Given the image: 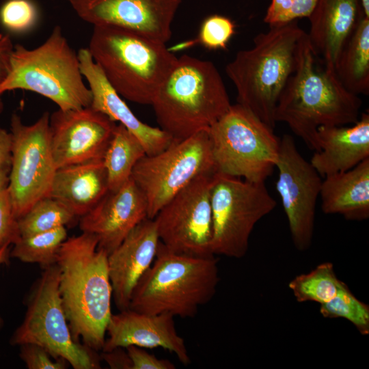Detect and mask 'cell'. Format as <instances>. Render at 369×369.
I'll use <instances>...</instances> for the list:
<instances>
[{
  "mask_svg": "<svg viewBox=\"0 0 369 369\" xmlns=\"http://www.w3.org/2000/svg\"><path fill=\"white\" fill-rule=\"evenodd\" d=\"M159 242L154 220L146 218L108 255L112 296L120 311L128 309L134 289L152 265Z\"/></svg>",
  "mask_w": 369,
  "mask_h": 369,
  "instance_id": "cell-19",
  "label": "cell"
},
{
  "mask_svg": "<svg viewBox=\"0 0 369 369\" xmlns=\"http://www.w3.org/2000/svg\"><path fill=\"white\" fill-rule=\"evenodd\" d=\"M320 314L327 318H344L363 336L369 334V305L357 298L345 284L329 301L320 305Z\"/></svg>",
  "mask_w": 369,
  "mask_h": 369,
  "instance_id": "cell-30",
  "label": "cell"
},
{
  "mask_svg": "<svg viewBox=\"0 0 369 369\" xmlns=\"http://www.w3.org/2000/svg\"><path fill=\"white\" fill-rule=\"evenodd\" d=\"M43 269L29 296L25 318L13 333L10 344L38 345L54 359H64L74 369L100 368L94 350L72 337L59 290V266L55 264Z\"/></svg>",
  "mask_w": 369,
  "mask_h": 369,
  "instance_id": "cell-9",
  "label": "cell"
},
{
  "mask_svg": "<svg viewBox=\"0 0 369 369\" xmlns=\"http://www.w3.org/2000/svg\"><path fill=\"white\" fill-rule=\"evenodd\" d=\"M213 173L197 176L176 194L153 219L160 241L169 251L197 257L212 252L210 191Z\"/></svg>",
  "mask_w": 369,
  "mask_h": 369,
  "instance_id": "cell-13",
  "label": "cell"
},
{
  "mask_svg": "<svg viewBox=\"0 0 369 369\" xmlns=\"http://www.w3.org/2000/svg\"><path fill=\"white\" fill-rule=\"evenodd\" d=\"M336 74L349 92L369 94V17L361 18L336 62Z\"/></svg>",
  "mask_w": 369,
  "mask_h": 369,
  "instance_id": "cell-25",
  "label": "cell"
},
{
  "mask_svg": "<svg viewBox=\"0 0 369 369\" xmlns=\"http://www.w3.org/2000/svg\"><path fill=\"white\" fill-rule=\"evenodd\" d=\"M38 19V8L31 0H7L0 8V23L12 33L29 31Z\"/></svg>",
  "mask_w": 369,
  "mask_h": 369,
  "instance_id": "cell-31",
  "label": "cell"
},
{
  "mask_svg": "<svg viewBox=\"0 0 369 369\" xmlns=\"http://www.w3.org/2000/svg\"><path fill=\"white\" fill-rule=\"evenodd\" d=\"M4 247V246H3ZM3 247H0V249L2 248Z\"/></svg>",
  "mask_w": 369,
  "mask_h": 369,
  "instance_id": "cell-45",
  "label": "cell"
},
{
  "mask_svg": "<svg viewBox=\"0 0 369 369\" xmlns=\"http://www.w3.org/2000/svg\"><path fill=\"white\" fill-rule=\"evenodd\" d=\"M250 111L231 105L208 129L217 172L265 182L275 168L280 139Z\"/></svg>",
  "mask_w": 369,
  "mask_h": 369,
  "instance_id": "cell-8",
  "label": "cell"
},
{
  "mask_svg": "<svg viewBox=\"0 0 369 369\" xmlns=\"http://www.w3.org/2000/svg\"><path fill=\"white\" fill-rule=\"evenodd\" d=\"M49 118V113L44 112L31 124H25L17 113L11 118L12 151L8 188L17 219L49 194L57 170Z\"/></svg>",
  "mask_w": 369,
  "mask_h": 369,
  "instance_id": "cell-12",
  "label": "cell"
},
{
  "mask_svg": "<svg viewBox=\"0 0 369 369\" xmlns=\"http://www.w3.org/2000/svg\"><path fill=\"white\" fill-rule=\"evenodd\" d=\"M253 46L237 52L226 73L237 92V103L274 128L279 96L295 71L307 33L297 20L269 26Z\"/></svg>",
  "mask_w": 369,
  "mask_h": 369,
  "instance_id": "cell-3",
  "label": "cell"
},
{
  "mask_svg": "<svg viewBox=\"0 0 369 369\" xmlns=\"http://www.w3.org/2000/svg\"><path fill=\"white\" fill-rule=\"evenodd\" d=\"M124 348L119 347L103 352L102 358L113 369H132L131 360Z\"/></svg>",
  "mask_w": 369,
  "mask_h": 369,
  "instance_id": "cell-39",
  "label": "cell"
},
{
  "mask_svg": "<svg viewBox=\"0 0 369 369\" xmlns=\"http://www.w3.org/2000/svg\"><path fill=\"white\" fill-rule=\"evenodd\" d=\"M319 197L322 211L340 215L345 219L369 218V158L354 167L322 180Z\"/></svg>",
  "mask_w": 369,
  "mask_h": 369,
  "instance_id": "cell-24",
  "label": "cell"
},
{
  "mask_svg": "<svg viewBox=\"0 0 369 369\" xmlns=\"http://www.w3.org/2000/svg\"><path fill=\"white\" fill-rule=\"evenodd\" d=\"M20 357L29 369H65L67 362L54 359L44 348L33 344L20 345Z\"/></svg>",
  "mask_w": 369,
  "mask_h": 369,
  "instance_id": "cell-34",
  "label": "cell"
},
{
  "mask_svg": "<svg viewBox=\"0 0 369 369\" xmlns=\"http://www.w3.org/2000/svg\"><path fill=\"white\" fill-rule=\"evenodd\" d=\"M77 55L81 72L92 92V108L126 127L142 144L146 155L156 154L172 144L174 139L169 134L142 122L135 115L108 82L87 48L81 49Z\"/></svg>",
  "mask_w": 369,
  "mask_h": 369,
  "instance_id": "cell-20",
  "label": "cell"
},
{
  "mask_svg": "<svg viewBox=\"0 0 369 369\" xmlns=\"http://www.w3.org/2000/svg\"><path fill=\"white\" fill-rule=\"evenodd\" d=\"M345 284L338 277L333 264L325 262L308 273L297 275L288 286L297 302L321 305L334 298Z\"/></svg>",
  "mask_w": 369,
  "mask_h": 369,
  "instance_id": "cell-27",
  "label": "cell"
},
{
  "mask_svg": "<svg viewBox=\"0 0 369 369\" xmlns=\"http://www.w3.org/2000/svg\"><path fill=\"white\" fill-rule=\"evenodd\" d=\"M20 237L8 188L0 191V247L14 244Z\"/></svg>",
  "mask_w": 369,
  "mask_h": 369,
  "instance_id": "cell-33",
  "label": "cell"
},
{
  "mask_svg": "<svg viewBox=\"0 0 369 369\" xmlns=\"http://www.w3.org/2000/svg\"><path fill=\"white\" fill-rule=\"evenodd\" d=\"M365 16L369 17V0H360Z\"/></svg>",
  "mask_w": 369,
  "mask_h": 369,
  "instance_id": "cell-43",
  "label": "cell"
},
{
  "mask_svg": "<svg viewBox=\"0 0 369 369\" xmlns=\"http://www.w3.org/2000/svg\"><path fill=\"white\" fill-rule=\"evenodd\" d=\"M148 218V204L144 193L131 178L118 190L109 191L87 213L81 217L82 232L94 234L98 249L108 255L130 232Z\"/></svg>",
  "mask_w": 369,
  "mask_h": 369,
  "instance_id": "cell-17",
  "label": "cell"
},
{
  "mask_svg": "<svg viewBox=\"0 0 369 369\" xmlns=\"http://www.w3.org/2000/svg\"><path fill=\"white\" fill-rule=\"evenodd\" d=\"M362 101L346 90L336 70L314 53L308 35L295 71L282 90L275 111L276 122L286 123L311 150L321 126H346L360 117Z\"/></svg>",
  "mask_w": 369,
  "mask_h": 369,
  "instance_id": "cell-2",
  "label": "cell"
},
{
  "mask_svg": "<svg viewBox=\"0 0 369 369\" xmlns=\"http://www.w3.org/2000/svg\"><path fill=\"white\" fill-rule=\"evenodd\" d=\"M10 173L0 170V191L8 188L9 184Z\"/></svg>",
  "mask_w": 369,
  "mask_h": 369,
  "instance_id": "cell-41",
  "label": "cell"
},
{
  "mask_svg": "<svg viewBox=\"0 0 369 369\" xmlns=\"http://www.w3.org/2000/svg\"><path fill=\"white\" fill-rule=\"evenodd\" d=\"M131 360L132 369H174L175 366L167 359H158L141 347L130 345L125 348Z\"/></svg>",
  "mask_w": 369,
  "mask_h": 369,
  "instance_id": "cell-35",
  "label": "cell"
},
{
  "mask_svg": "<svg viewBox=\"0 0 369 369\" xmlns=\"http://www.w3.org/2000/svg\"><path fill=\"white\" fill-rule=\"evenodd\" d=\"M109 191L103 160L57 169L48 197L64 205L75 217H82Z\"/></svg>",
  "mask_w": 369,
  "mask_h": 369,
  "instance_id": "cell-23",
  "label": "cell"
},
{
  "mask_svg": "<svg viewBox=\"0 0 369 369\" xmlns=\"http://www.w3.org/2000/svg\"><path fill=\"white\" fill-rule=\"evenodd\" d=\"M93 26H113L166 43L182 0H67Z\"/></svg>",
  "mask_w": 369,
  "mask_h": 369,
  "instance_id": "cell-16",
  "label": "cell"
},
{
  "mask_svg": "<svg viewBox=\"0 0 369 369\" xmlns=\"http://www.w3.org/2000/svg\"><path fill=\"white\" fill-rule=\"evenodd\" d=\"M295 0H271L267 8L264 21L269 26L282 24L284 16Z\"/></svg>",
  "mask_w": 369,
  "mask_h": 369,
  "instance_id": "cell-37",
  "label": "cell"
},
{
  "mask_svg": "<svg viewBox=\"0 0 369 369\" xmlns=\"http://www.w3.org/2000/svg\"><path fill=\"white\" fill-rule=\"evenodd\" d=\"M275 168L276 190L286 214L295 247L305 251L312 244L316 206L323 178L299 152L292 136L280 139Z\"/></svg>",
  "mask_w": 369,
  "mask_h": 369,
  "instance_id": "cell-14",
  "label": "cell"
},
{
  "mask_svg": "<svg viewBox=\"0 0 369 369\" xmlns=\"http://www.w3.org/2000/svg\"><path fill=\"white\" fill-rule=\"evenodd\" d=\"M145 155L139 140L122 124H117L103 158L109 191H116L124 184L131 178L137 163Z\"/></svg>",
  "mask_w": 369,
  "mask_h": 369,
  "instance_id": "cell-26",
  "label": "cell"
},
{
  "mask_svg": "<svg viewBox=\"0 0 369 369\" xmlns=\"http://www.w3.org/2000/svg\"><path fill=\"white\" fill-rule=\"evenodd\" d=\"M67 238L65 226L28 236H20L13 244L10 256L23 262L37 263L44 269L56 264L62 243Z\"/></svg>",
  "mask_w": 369,
  "mask_h": 369,
  "instance_id": "cell-28",
  "label": "cell"
},
{
  "mask_svg": "<svg viewBox=\"0 0 369 369\" xmlns=\"http://www.w3.org/2000/svg\"><path fill=\"white\" fill-rule=\"evenodd\" d=\"M74 217L62 203L51 197H45L36 202L18 219L20 236L65 226Z\"/></svg>",
  "mask_w": 369,
  "mask_h": 369,
  "instance_id": "cell-29",
  "label": "cell"
},
{
  "mask_svg": "<svg viewBox=\"0 0 369 369\" xmlns=\"http://www.w3.org/2000/svg\"><path fill=\"white\" fill-rule=\"evenodd\" d=\"M87 49L114 90L142 105H151L178 61L165 43L113 26H94Z\"/></svg>",
  "mask_w": 369,
  "mask_h": 369,
  "instance_id": "cell-5",
  "label": "cell"
},
{
  "mask_svg": "<svg viewBox=\"0 0 369 369\" xmlns=\"http://www.w3.org/2000/svg\"><path fill=\"white\" fill-rule=\"evenodd\" d=\"M174 316L150 314L131 309L111 314L107 327L108 339L102 351L134 345L141 348L161 347L174 353L184 365L191 362L184 340L177 332Z\"/></svg>",
  "mask_w": 369,
  "mask_h": 369,
  "instance_id": "cell-18",
  "label": "cell"
},
{
  "mask_svg": "<svg viewBox=\"0 0 369 369\" xmlns=\"http://www.w3.org/2000/svg\"><path fill=\"white\" fill-rule=\"evenodd\" d=\"M97 237L82 232L61 245L56 264L59 290L73 338L94 351L102 348L111 316L112 287L108 254L98 249Z\"/></svg>",
  "mask_w": 369,
  "mask_h": 369,
  "instance_id": "cell-1",
  "label": "cell"
},
{
  "mask_svg": "<svg viewBox=\"0 0 369 369\" xmlns=\"http://www.w3.org/2000/svg\"><path fill=\"white\" fill-rule=\"evenodd\" d=\"M151 105L160 128L180 141L208 130L231 103L214 64L183 55L178 57Z\"/></svg>",
  "mask_w": 369,
  "mask_h": 369,
  "instance_id": "cell-4",
  "label": "cell"
},
{
  "mask_svg": "<svg viewBox=\"0 0 369 369\" xmlns=\"http://www.w3.org/2000/svg\"><path fill=\"white\" fill-rule=\"evenodd\" d=\"M208 130L180 141L163 151L145 155L134 167L131 178L144 193L148 218L158 212L197 176L216 172Z\"/></svg>",
  "mask_w": 369,
  "mask_h": 369,
  "instance_id": "cell-11",
  "label": "cell"
},
{
  "mask_svg": "<svg viewBox=\"0 0 369 369\" xmlns=\"http://www.w3.org/2000/svg\"><path fill=\"white\" fill-rule=\"evenodd\" d=\"M364 15L360 0L317 1L308 16L307 35L314 53L325 66L335 70L342 49Z\"/></svg>",
  "mask_w": 369,
  "mask_h": 369,
  "instance_id": "cell-21",
  "label": "cell"
},
{
  "mask_svg": "<svg viewBox=\"0 0 369 369\" xmlns=\"http://www.w3.org/2000/svg\"><path fill=\"white\" fill-rule=\"evenodd\" d=\"M315 141L310 163L322 178L354 167L369 158V113L350 126H319Z\"/></svg>",
  "mask_w": 369,
  "mask_h": 369,
  "instance_id": "cell-22",
  "label": "cell"
},
{
  "mask_svg": "<svg viewBox=\"0 0 369 369\" xmlns=\"http://www.w3.org/2000/svg\"><path fill=\"white\" fill-rule=\"evenodd\" d=\"M116 122L90 106L50 115L51 147L57 169L103 160Z\"/></svg>",
  "mask_w": 369,
  "mask_h": 369,
  "instance_id": "cell-15",
  "label": "cell"
},
{
  "mask_svg": "<svg viewBox=\"0 0 369 369\" xmlns=\"http://www.w3.org/2000/svg\"><path fill=\"white\" fill-rule=\"evenodd\" d=\"M235 32L233 21L224 16L213 14L202 23L196 42L210 50L226 49Z\"/></svg>",
  "mask_w": 369,
  "mask_h": 369,
  "instance_id": "cell-32",
  "label": "cell"
},
{
  "mask_svg": "<svg viewBox=\"0 0 369 369\" xmlns=\"http://www.w3.org/2000/svg\"><path fill=\"white\" fill-rule=\"evenodd\" d=\"M210 202L212 252L232 258L246 255L255 226L277 204L265 182H251L217 172L213 178Z\"/></svg>",
  "mask_w": 369,
  "mask_h": 369,
  "instance_id": "cell-10",
  "label": "cell"
},
{
  "mask_svg": "<svg viewBox=\"0 0 369 369\" xmlns=\"http://www.w3.org/2000/svg\"><path fill=\"white\" fill-rule=\"evenodd\" d=\"M12 136L0 127V170L10 173L12 163Z\"/></svg>",
  "mask_w": 369,
  "mask_h": 369,
  "instance_id": "cell-38",
  "label": "cell"
},
{
  "mask_svg": "<svg viewBox=\"0 0 369 369\" xmlns=\"http://www.w3.org/2000/svg\"><path fill=\"white\" fill-rule=\"evenodd\" d=\"M219 282L215 255L176 254L160 241L155 258L140 279L128 309L150 314L194 317L215 296Z\"/></svg>",
  "mask_w": 369,
  "mask_h": 369,
  "instance_id": "cell-6",
  "label": "cell"
},
{
  "mask_svg": "<svg viewBox=\"0 0 369 369\" xmlns=\"http://www.w3.org/2000/svg\"><path fill=\"white\" fill-rule=\"evenodd\" d=\"M14 44L8 34L0 33V85L8 76Z\"/></svg>",
  "mask_w": 369,
  "mask_h": 369,
  "instance_id": "cell-36",
  "label": "cell"
},
{
  "mask_svg": "<svg viewBox=\"0 0 369 369\" xmlns=\"http://www.w3.org/2000/svg\"><path fill=\"white\" fill-rule=\"evenodd\" d=\"M318 0H295L290 9L284 16L283 23L303 17H308L312 12Z\"/></svg>",
  "mask_w": 369,
  "mask_h": 369,
  "instance_id": "cell-40",
  "label": "cell"
},
{
  "mask_svg": "<svg viewBox=\"0 0 369 369\" xmlns=\"http://www.w3.org/2000/svg\"><path fill=\"white\" fill-rule=\"evenodd\" d=\"M16 90L37 93L61 110L91 105L92 92L83 81L78 55L60 26H55L46 40L34 49L14 45L10 73L0 85V96Z\"/></svg>",
  "mask_w": 369,
  "mask_h": 369,
  "instance_id": "cell-7",
  "label": "cell"
},
{
  "mask_svg": "<svg viewBox=\"0 0 369 369\" xmlns=\"http://www.w3.org/2000/svg\"><path fill=\"white\" fill-rule=\"evenodd\" d=\"M9 256L8 246H4L0 249V265L8 260ZM3 325V320L0 316V328Z\"/></svg>",
  "mask_w": 369,
  "mask_h": 369,
  "instance_id": "cell-42",
  "label": "cell"
},
{
  "mask_svg": "<svg viewBox=\"0 0 369 369\" xmlns=\"http://www.w3.org/2000/svg\"><path fill=\"white\" fill-rule=\"evenodd\" d=\"M4 108L3 102L0 96V114L2 113Z\"/></svg>",
  "mask_w": 369,
  "mask_h": 369,
  "instance_id": "cell-44",
  "label": "cell"
}]
</instances>
